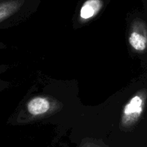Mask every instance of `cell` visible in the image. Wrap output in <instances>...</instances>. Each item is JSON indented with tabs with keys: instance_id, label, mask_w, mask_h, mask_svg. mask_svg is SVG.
Listing matches in <instances>:
<instances>
[{
	"instance_id": "1",
	"label": "cell",
	"mask_w": 147,
	"mask_h": 147,
	"mask_svg": "<svg viewBox=\"0 0 147 147\" xmlns=\"http://www.w3.org/2000/svg\"><path fill=\"white\" fill-rule=\"evenodd\" d=\"M144 107V98L142 96H134L123 109V122L124 124H131L138 120Z\"/></svg>"
},
{
	"instance_id": "2",
	"label": "cell",
	"mask_w": 147,
	"mask_h": 147,
	"mask_svg": "<svg viewBox=\"0 0 147 147\" xmlns=\"http://www.w3.org/2000/svg\"><path fill=\"white\" fill-rule=\"evenodd\" d=\"M50 103L45 98L35 97L27 103V111L33 116H39L45 113L50 109Z\"/></svg>"
},
{
	"instance_id": "3",
	"label": "cell",
	"mask_w": 147,
	"mask_h": 147,
	"mask_svg": "<svg viewBox=\"0 0 147 147\" xmlns=\"http://www.w3.org/2000/svg\"><path fill=\"white\" fill-rule=\"evenodd\" d=\"M103 6L101 0H87L82 6L80 16L83 20H89L98 14Z\"/></svg>"
},
{
	"instance_id": "4",
	"label": "cell",
	"mask_w": 147,
	"mask_h": 147,
	"mask_svg": "<svg viewBox=\"0 0 147 147\" xmlns=\"http://www.w3.org/2000/svg\"><path fill=\"white\" fill-rule=\"evenodd\" d=\"M129 44L137 51H144L147 47V37L139 32H133L129 38Z\"/></svg>"
}]
</instances>
